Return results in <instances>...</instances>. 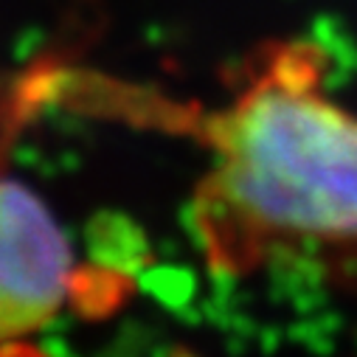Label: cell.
Instances as JSON below:
<instances>
[{"label":"cell","mask_w":357,"mask_h":357,"mask_svg":"<svg viewBox=\"0 0 357 357\" xmlns=\"http://www.w3.org/2000/svg\"><path fill=\"white\" fill-rule=\"evenodd\" d=\"M197 228L225 271L279 253L357 250V113L324 87V51L271 43L200 119Z\"/></svg>","instance_id":"6da1fadb"},{"label":"cell","mask_w":357,"mask_h":357,"mask_svg":"<svg viewBox=\"0 0 357 357\" xmlns=\"http://www.w3.org/2000/svg\"><path fill=\"white\" fill-rule=\"evenodd\" d=\"M73 282V250L45 200L0 177V343L54 321Z\"/></svg>","instance_id":"7a4b0ae2"}]
</instances>
